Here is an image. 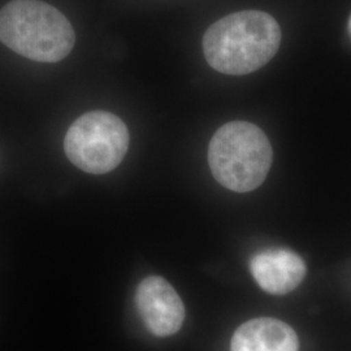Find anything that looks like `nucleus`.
Instances as JSON below:
<instances>
[{
	"label": "nucleus",
	"instance_id": "423d86ee",
	"mask_svg": "<svg viewBox=\"0 0 351 351\" xmlns=\"http://www.w3.org/2000/svg\"><path fill=\"white\" fill-rule=\"evenodd\" d=\"M250 269L258 285L274 295H285L298 288L307 272L301 256L285 249H272L254 255Z\"/></svg>",
	"mask_w": 351,
	"mask_h": 351
},
{
	"label": "nucleus",
	"instance_id": "7ed1b4c3",
	"mask_svg": "<svg viewBox=\"0 0 351 351\" xmlns=\"http://www.w3.org/2000/svg\"><path fill=\"white\" fill-rule=\"evenodd\" d=\"M274 151L263 130L247 121H230L213 134L208 164L216 181L236 193L259 188L267 178Z\"/></svg>",
	"mask_w": 351,
	"mask_h": 351
},
{
	"label": "nucleus",
	"instance_id": "39448f33",
	"mask_svg": "<svg viewBox=\"0 0 351 351\" xmlns=\"http://www.w3.org/2000/svg\"><path fill=\"white\" fill-rule=\"evenodd\" d=\"M136 304L145 326L154 336H172L184 324L185 306L163 277L145 278L136 291Z\"/></svg>",
	"mask_w": 351,
	"mask_h": 351
},
{
	"label": "nucleus",
	"instance_id": "f03ea898",
	"mask_svg": "<svg viewBox=\"0 0 351 351\" xmlns=\"http://www.w3.org/2000/svg\"><path fill=\"white\" fill-rule=\"evenodd\" d=\"M0 40L39 63H58L75 47L73 26L63 13L39 0H13L0 10Z\"/></svg>",
	"mask_w": 351,
	"mask_h": 351
},
{
	"label": "nucleus",
	"instance_id": "6e6552de",
	"mask_svg": "<svg viewBox=\"0 0 351 351\" xmlns=\"http://www.w3.org/2000/svg\"><path fill=\"white\" fill-rule=\"evenodd\" d=\"M349 32H350V36H351V16H350V20H349Z\"/></svg>",
	"mask_w": 351,
	"mask_h": 351
},
{
	"label": "nucleus",
	"instance_id": "20e7f679",
	"mask_svg": "<svg viewBox=\"0 0 351 351\" xmlns=\"http://www.w3.org/2000/svg\"><path fill=\"white\" fill-rule=\"evenodd\" d=\"M129 149L125 123L107 111H91L78 117L68 129L64 150L84 172L104 175L119 167Z\"/></svg>",
	"mask_w": 351,
	"mask_h": 351
},
{
	"label": "nucleus",
	"instance_id": "f257e3e1",
	"mask_svg": "<svg viewBox=\"0 0 351 351\" xmlns=\"http://www.w3.org/2000/svg\"><path fill=\"white\" fill-rule=\"evenodd\" d=\"M281 29L262 11H242L220 19L207 29L203 52L215 71L245 75L261 69L276 55Z\"/></svg>",
	"mask_w": 351,
	"mask_h": 351
},
{
	"label": "nucleus",
	"instance_id": "0eeeda50",
	"mask_svg": "<svg viewBox=\"0 0 351 351\" xmlns=\"http://www.w3.org/2000/svg\"><path fill=\"white\" fill-rule=\"evenodd\" d=\"M300 341L291 326L272 319L259 317L243 323L234 332L230 351H298Z\"/></svg>",
	"mask_w": 351,
	"mask_h": 351
}]
</instances>
